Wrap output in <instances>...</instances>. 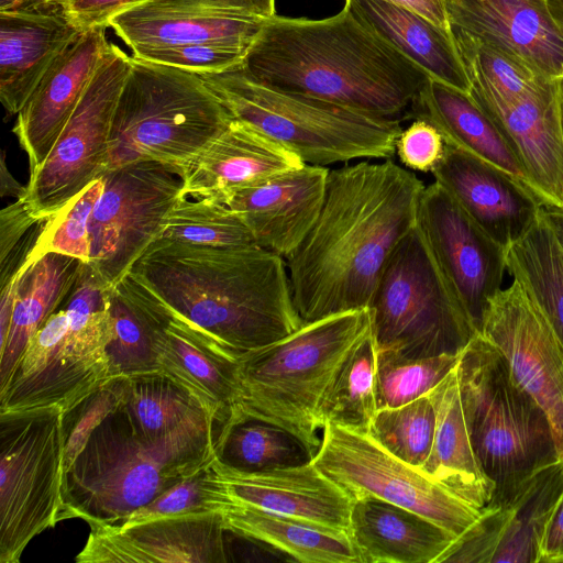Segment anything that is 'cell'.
I'll return each instance as SVG.
<instances>
[{"label":"cell","mask_w":563,"mask_h":563,"mask_svg":"<svg viewBox=\"0 0 563 563\" xmlns=\"http://www.w3.org/2000/svg\"><path fill=\"white\" fill-rule=\"evenodd\" d=\"M424 187L390 158L329 170L320 214L286 260L303 322L368 306L388 257L416 225Z\"/></svg>","instance_id":"obj_1"},{"label":"cell","mask_w":563,"mask_h":563,"mask_svg":"<svg viewBox=\"0 0 563 563\" xmlns=\"http://www.w3.org/2000/svg\"><path fill=\"white\" fill-rule=\"evenodd\" d=\"M130 272L170 318L234 361L303 323L286 260L256 244L203 246L158 239Z\"/></svg>","instance_id":"obj_2"},{"label":"cell","mask_w":563,"mask_h":563,"mask_svg":"<svg viewBox=\"0 0 563 563\" xmlns=\"http://www.w3.org/2000/svg\"><path fill=\"white\" fill-rule=\"evenodd\" d=\"M255 81L400 119L430 78L344 4L324 19H265L241 65Z\"/></svg>","instance_id":"obj_3"},{"label":"cell","mask_w":563,"mask_h":563,"mask_svg":"<svg viewBox=\"0 0 563 563\" xmlns=\"http://www.w3.org/2000/svg\"><path fill=\"white\" fill-rule=\"evenodd\" d=\"M219 426L207 421L150 439L123 405L90 434L65 471L62 520L119 523L216 457Z\"/></svg>","instance_id":"obj_4"},{"label":"cell","mask_w":563,"mask_h":563,"mask_svg":"<svg viewBox=\"0 0 563 563\" xmlns=\"http://www.w3.org/2000/svg\"><path fill=\"white\" fill-rule=\"evenodd\" d=\"M372 330L368 308L331 314L238 361L239 395L229 418L253 417L297 435L316 455L321 406L344 361Z\"/></svg>","instance_id":"obj_5"},{"label":"cell","mask_w":563,"mask_h":563,"mask_svg":"<svg viewBox=\"0 0 563 563\" xmlns=\"http://www.w3.org/2000/svg\"><path fill=\"white\" fill-rule=\"evenodd\" d=\"M456 374L473 451L494 486L486 507L507 506L538 471L561 459L553 427L482 334L461 352Z\"/></svg>","instance_id":"obj_6"},{"label":"cell","mask_w":563,"mask_h":563,"mask_svg":"<svg viewBox=\"0 0 563 563\" xmlns=\"http://www.w3.org/2000/svg\"><path fill=\"white\" fill-rule=\"evenodd\" d=\"M110 289L81 263L65 300L0 386V411L48 406L66 411L115 377L107 353L113 334Z\"/></svg>","instance_id":"obj_7"},{"label":"cell","mask_w":563,"mask_h":563,"mask_svg":"<svg viewBox=\"0 0 563 563\" xmlns=\"http://www.w3.org/2000/svg\"><path fill=\"white\" fill-rule=\"evenodd\" d=\"M200 77L233 119L325 166L356 159H388L402 129L399 119L364 113L330 101L262 85L240 66Z\"/></svg>","instance_id":"obj_8"},{"label":"cell","mask_w":563,"mask_h":563,"mask_svg":"<svg viewBox=\"0 0 563 563\" xmlns=\"http://www.w3.org/2000/svg\"><path fill=\"white\" fill-rule=\"evenodd\" d=\"M232 120L199 74L131 56L112 119L107 170L150 161L181 166Z\"/></svg>","instance_id":"obj_9"},{"label":"cell","mask_w":563,"mask_h":563,"mask_svg":"<svg viewBox=\"0 0 563 563\" xmlns=\"http://www.w3.org/2000/svg\"><path fill=\"white\" fill-rule=\"evenodd\" d=\"M367 308L377 352L459 355L478 334L417 224L388 257Z\"/></svg>","instance_id":"obj_10"},{"label":"cell","mask_w":563,"mask_h":563,"mask_svg":"<svg viewBox=\"0 0 563 563\" xmlns=\"http://www.w3.org/2000/svg\"><path fill=\"white\" fill-rule=\"evenodd\" d=\"M64 476L63 409L0 411V563L62 520Z\"/></svg>","instance_id":"obj_11"},{"label":"cell","mask_w":563,"mask_h":563,"mask_svg":"<svg viewBox=\"0 0 563 563\" xmlns=\"http://www.w3.org/2000/svg\"><path fill=\"white\" fill-rule=\"evenodd\" d=\"M180 165L136 162L107 170L89 223L88 265L109 288L161 238L181 195Z\"/></svg>","instance_id":"obj_12"},{"label":"cell","mask_w":563,"mask_h":563,"mask_svg":"<svg viewBox=\"0 0 563 563\" xmlns=\"http://www.w3.org/2000/svg\"><path fill=\"white\" fill-rule=\"evenodd\" d=\"M131 56L110 43L79 103L21 197L38 218H52L107 172L112 119Z\"/></svg>","instance_id":"obj_13"},{"label":"cell","mask_w":563,"mask_h":563,"mask_svg":"<svg viewBox=\"0 0 563 563\" xmlns=\"http://www.w3.org/2000/svg\"><path fill=\"white\" fill-rule=\"evenodd\" d=\"M312 463L352 498L373 496L416 511L456 537L482 514L367 432L324 424Z\"/></svg>","instance_id":"obj_14"},{"label":"cell","mask_w":563,"mask_h":563,"mask_svg":"<svg viewBox=\"0 0 563 563\" xmlns=\"http://www.w3.org/2000/svg\"><path fill=\"white\" fill-rule=\"evenodd\" d=\"M416 224L479 334L489 300L504 283L506 249L437 181L420 196Z\"/></svg>","instance_id":"obj_15"},{"label":"cell","mask_w":563,"mask_h":563,"mask_svg":"<svg viewBox=\"0 0 563 563\" xmlns=\"http://www.w3.org/2000/svg\"><path fill=\"white\" fill-rule=\"evenodd\" d=\"M479 334L499 350L515 379L545 411L563 460V347L517 280L489 300Z\"/></svg>","instance_id":"obj_16"},{"label":"cell","mask_w":563,"mask_h":563,"mask_svg":"<svg viewBox=\"0 0 563 563\" xmlns=\"http://www.w3.org/2000/svg\"><path fill=\"white\" fill-rule=\"evenodd\" d=\"M264 21L252 0H147L113 18L109 26L139 55L187 43L249 49Z\"/></svg>","instance_id":"obj_17"},{"label":"cell","mask_w":563,"mask_h":563,"mask_svg":"<svg viewBox=\"0 0 563 563\" xmlns=\"http://www.w3.org/2000/svg\"><path fill=\"white\" fill-rule=\"evenodd\" d=\"M468 93L514 151L544 208L563 211V140L556 78H544L514 97L474 89Z\"/></svg>","instance_id":"obj_18"},{"label":"cell","mask_w":563,"mask_h":563,"mask_svg":"<svg viewBox=\"0 0 563 563\" xmlns=\"http://www.w3.org/2000/svg\"><path fill=\"white\" fill-rule=\"evenodd\" d=\"M77 563L228 562L219 512L165 516L133 525H91Z\"/></svg>","instance_id":"obj_19"},{"label":"cell","mask_w":563,"mask_h":563,"mask_svg":"<svg viewBox=\"0 0 563 563\" xmlns=\"http://www.w3.org/2000/svg\"><path fill=\"white\" fill-rule=\"evenodd\" d=\"M211 470L221 504H236L349 532L353 498L312 462L244 472L221 463Z\"/></svg>","instance_id":"obj_20"},{"label":"cell","mask_w":563,"mask_h":563,"mask_svg":"<svg viewBox=\"0 0 563 563\" xmlns=\"http://www.w3.org/2000/svg\"><path fill=\"white\" fill-rule=\"evenodd\" d=\"M329 170L303 164L241 187L223 203L245 223L256 245L287 260L320 214Z\"/></svg>","instance_id":"obj_21"},{"label":"cell","mask_w":563,"mask_h":563,"mask_svg":"<svg viewBox=\"0 0 563 563\" xmlns=\"http://www.w3.org/2000/svg\"><path fill=\"white\" fill-rule=\"evenodd\" d=\"M431 173L434 181L506 250L532 225L544 208L527 185L448 143Z\"/></svg>","instance_id":"obj_22"},{"label":"cell","mask_w":563,"mask_h":563,"mask_svg":"<svg viewBox=\"0 0 563 563\" xmlns=\"http://www.w3.org/2000/svg\"><path fill=\"white\" fill-rule=\"evenodd\" d=\"M106 29L81 32L52 64L16 114L12 132L27 155L30 174L49 155L108 51Z\"/></svg>","instance_id":"obj_23"},{"label":"cell","mask_w":563,"mask_h":563,"mask_svg":"<svg viewBox=\"0 0 563 563\" xmlns=\"http://www.w3.org/2000/svg\"><path fill=\"white\" fill-rule=\"evenodd\" d=\"M303 164L289 148L233 119L222 134L181 165L180 196L223 203L229 194L241 187Z\"/></svg>","instance_id":"obj_24"},{"label":"cell","mask_w":563,"mask_h":563,"mask_svg":"<svg viewBox=\"0 0 563 563\" xmlns=\"http://www.w3.org/2000/svg\"><path fill=\"white\" fill-rule=\"evenodd\" d=\"M451 29L489 41L552 78L563 77V36L549 0H445Z\"/></svg>","instance_id":"obj_25"},{"label":"cell","mask_w":563,"mask_h":563,"mask_svg":"<svg viewBox=\"0 0 563 563\" xmlns=\"http://www.w3.org/2000/svg\"><path fill=\"white\" fill-rule=\"evenodd\" d=\"M80 33L51 4L0 12V100L10 115L20 112L52 64Z\"/></svg>","instance_id":"obj_26"},{"label":"cell","mask_w":563,"mask_h":563,"mask_svg":"<svg viewBox=\"0 0 563 563\" xmlns=\"http://www.w3.org/2000/svg\"><path fill=\"white\" fill-rule=\"evenodd\" d=\"M152 341L158 371L194 396L220 430L238 400V361L170 318L156 298Z\"/></svg>","instance_id":"obj_27"},{"label":"cell","mask_w":563,"mask_h":563,"mask_svg":"<svg viewBox=\"0 0 563 563\" xmlns=\"http://www.w3.org/2000/svg\"><path fill=\"white\" fill-rule=\"evenodd\" d=\"M349 534L361 563H437L456 538L427 517L373 496L353 498Z\"/></svg>","instance_id":"obj_28"},{"label":"cell","mask_w":563,"mask_h":563,"mask_svg":"<svg viewBox=\"0 0 563 563\" xmlns=\"http://www.w3.org/2000/svg\"><path fill=\"white\" fill-rule=\"evenodd\" d=\"M344 4L430 78L470 92L471 84L452 31L386 0H345Z\"/></svg>","instance_id":"obj_29"},{"label":"cell","mask_w":563,"mask_h":563,"mask_svg":"<svg viewBox=\"0 0 563 563\" xmlns=\"http://www.w3.org/2000/svg\"><path fill=\"white\" fill-rule=\"evenodd\" d=\"M428 395L435 411L430 454L420 470L466 504L483 509L494 486L483 474L466 428L456 367Z\"/></svg>","instance_id":"obj_30"},{"label":"cell","mask_w":563,"mask_h":563,"mask_svg":"<svg viewBox=\"0 0 563 563\" xmlns=\"http://www.w3.org/2000/svg\"><path fill=\"white\" fill-rule=\"evenodd\" d=\"M410 110L434 125L444 143L495 165L530 188L514 151L468 92L429 78Z\"/></svg>","instance_id":"obj_31"},{"label":"cell","mask_w":563,"mask_h":563,"mask_svg":"<svg viewBox=\"0 0 563 563\" xmlns=\"http://www.w3.org/2000/svg\"><path fill=\"white\" fill-rule=\"evenodd\" d=\"M227 531L256 541L302 563H361L349 532L253 507L223 503Z\"/></svg>","instance_id":"obj_32"},{"label":"cell","mask_w":563,"mask_h":563,"mask_svg":"<svg viewBox=\"0 0 563 563\" xmlns=\"http://www.w3.org/2000/svg\"><path fill=\"white\" fill-rule=\"evenodd\" d=\"M81 263L70 255L45 252L21 276L10 330L0 347V386L11 375L33 334L65 300Z\"/></svg>","instance_id":"obj_33"},{"label":"cell","mask_w":563,"mask_h":563,"mask_svg":"<svg viewBox=\"0 0 563 563\" xmlns=\"http://www.w3.org/2000/svg\"><path fill=\"white\" fill-rule=\"evenodd\" d=\"M506 266L563 347V247L544 208L532 225L506 250Z\"/></svg>","instance_id":"obj_34"},{"label":"cell","mask_w":563,"mask_h":563,"mask_svg":"<svg viewBox=\"0 0 563 563\" xmlns=\"http://www.w3.org/2000/svg\"><path fill=\"white\" fill-rule=\"evenodd\" d=\"M113 323L107 346L113 375L135 376L158 371L152 330L155 313L153 295L129 272L109 292Z\"/></svg>","instance_id":"obj_35"},{"label":"cell","mask_w":563,"mask_h":563,"mask_svg":"<svg viewBox=\"0 0 563 563\" xmlns=\"http://www.w3.org/2000/svg\"><path fill=\"white\" fill-rule=\"evenodd\" d=\"M562 495L560 459L538 471L506 506V519L490 563H539L547 523Z\"/></svg>","instance_id":"obj_36"},{"label":"cell","mask_w":563,"mask_h":563,"mask_svg":"<svg viewBox=\"0 0 563 563\" xmlns=\"http://www.w3.org/2000/svg\"><path fill=\"white\" fill-rule=\"evenodd\" d=\"M217 459L239 471L260 472L312 462L313 452L294 433L253 417H232L216 440Z\"/></svg>","instance_id":"obj_37"},{"label":"cell","mask_w":563,"mask_h":563,"mask_svg":"<svg viewBox=\"0 0 563 563\" xmlns=\"http://www.w3.org/2000/svg\"><path fill=\"white\" fill-rule=\"evenodd\" d=\"M123 407L150 439H161L187 426L214 422L194 396L159 371L130 376Z\"/></svg>","instance_id":"obj_38"},{"label":"cell","mask_w":563,"mask_h":563,"mask_svg":"<svg viewBox=\"0 0 563 563\" xmlns=\"http://www.w3.org/2000/svg\"><path fill=\"white\" fill-rule=\"evenodd\" d=\"M376 346L372 330L351 351L321 406L324 424L367 432L377 411Z\"/></svg>","instance_id":"obj_39"},{"label":"cell","mask_w":563,"mask_h":563,"mask_svg":"<svg viewBox=\"0 0 563 563\" xmlns=\"http://www.w3.org/2000/svg\"><path fill=\"white\" fill-rule=\"evenodd\" d=\"M452 32L470 89L514 97L550 77L522 57L489 41L456 29Z\"/></svg>","instance_id":"obj_40"},{"label":"cell","mask_w":563,"mask_h":563,"mask_svg":"<svg viewBox=\"0 0 563 563\" xmlns=\"http://www.w3.org/2000/svg\"><path fill=\"white\" fill-rule=\"evenodd\" d=\"M159 239L203 246L256 244L249 228L227 205L189 196L177 199Z\"/></svg>","instance_id":"obj_41"},{"label":"cell","mask_w":563,"mask_h":563,"mask_svg":"<svg viewBox=\"0 0 563 563\" xmlns=\"http://www.w3.org/2000/svg\"><path fill=\"white\" fill-rule=\"evenodd\" d=\"M459 358L460 354L406 358L376 351L377 409L402 406L427 395L456 367Z\"/></svg>","instance_id":"obj_42"},{"label":"cell","mask_w":563,"mask_h":563,"mask_svg":"<svg viewBox=\"0 0 563 563\" xmlns=\"http://www.w3.org/2000/svg\"><path fill=\"white\" fill-rule=\"evenodd\" d=\"M435 430V411L427 394L394 408L377 409L367 433L389 453L416 467L428 459Z\"/></svg>","instance_id":"obj_43"},{"label":"cell","mask_w":563,"mask_h":563,"mask_svg":"<svg viewBox=\"0 0 563 563\" xmlns=\"http://www.w3.org/2000/svg\"><path fill=\"white\" fill-rule=\"evenodd\" d=\"M49 220L34 216L22 198L1 210V287L23 275L37 260V249Z\"/></svg>","instance_id":"obj_44"},{"label":"cell","mask_w":563,"mask_h":563,"mask_svg":"<svg viewBox=\"0 0 563 563\" xmlns=\"http://www.w3.org/2000/svg\"><path fill=\"white\" fill-rule=\"evenodd\" d=\"M102 177L95 180L52 217L38 245V254L57 252L74 256L84 263L90 257L89 223L93 208L102 194Z\"/></svg>","instance_id":"obj_45"},{"label":"cell","mask_w":563,"mask_h":563,"mask_svg":"<svg viewBox=\"0 0 563 563\" xmlns=\"http://www.w3.org/2000/svg\"><path fill=\"white\" fill-rule=\"evenodd\" d=\"M211 463L196 474L170 486L115 525H133L174 515L219 512L220 495Z\"/></svg>","instance_id":"obj_46"},{"label":"cell","mask_w":563,"mask_h":563,"mask_svg":"<svg viewBox=\"0 0 563 563\" xmlns=\"http://www.w3.org/2000/svg\"><path fill=\"white\" fill-rule=\"evenodd\" d=\"M128 376H118L63 411L65 471L85 448L93 430L125 400Z\"/></svg>","instance_id":"obj_47"},{"label":"cell","mask_w":563,"mask_h":563,"mask_svg":"<svg viewBox=\"0 0 563 563\" xmlns=\"http://www.w3.org/2000/svg\"><path fill=\"white\" fill-rule=\"evenodd\" d=\"M246 53V48L236 46L187 43L148 49L133 56L201 75L240 66Z\"/></svg>","instance_id":"obj_48"},{"label":"cell","mask_w":563,"mask_h":563,"mask_svg":"<svg viewBox=\"0 0 563 563\" xmlns=\"http://www.w3.org/2000/svg\"><path fill=\"white\" fill-rule=\"evenodd\" d=\"M444 151V140L438 129L424 119L416 120L401 131L396 153L408 169L427 173L433 169Z\"/></svg>","instance_id":"obj_49"},{"label":"cell","mask_w":563,"mask_h":563,"mask_svg":"<svg viewBox=\"0 0 563 563\" xmlns=\"http://www.w3.org/2000/svg\"><path fill=\"white\" fill-rule=\"evenodd\" d=\"M147 0H42L58 8L66 19L79 31L110 27L117 15Z\"/></svg>","instance_id":"obj_50"},{"label":"cell","mask_w":563,"mask_h":563,"mask_svg":"<svg viewBox=\"0 0 563 563\" xmlns=\"http://www.w3.org/2000/svg\"><path fill=\"white\" fill-rule=\"evenodd\" d=\"M539 563H563V495L547 523Z\"/></svg>","instance_id":"obj_51"},{"label":"cell","mask_w":563,"mask_h":563,"mask_svg":"<svg viewBox=\"0 0 563 563\" xmlns=\"http://www.w3.org/2000/svg\"><path fill=\"white\" fill-rule=\"evenodd\" d=\"M405 9H408L435 25L452 31L446 11L445 0H386Z\"/></svg>","instance_id":"obj_52"},{"label":"cell","mask_w":563,"mask_h":563,"mask_svg":"<svg viewBox=\"0 0 563 563\" xmlns=\"http://www.w3.org/2000/svg\"><path fill=\"white\" fill-rule=\"evenodd\" d=\"M545 216L563 247V211L553 209V208H544Z\"/></svg>","instance_id":"obj_53"},{"label":"cell","mask_w":563,"mask_h":563,"mask_svg":"<svg viewBox=\"0 0 563 563\" xmlns=\"http://www.w3.org/2000/svg\"><path fill=\"white\" fill-rule=\"evenodd\" d=\"M252 2L261 16L267 19L276 15V0H252Z\"/></svg>","instance_id":"obj_54"},{"label":"cell","mask_w":563,"mask_h":563,"mask_svg":"<svg viewBox=\"0 0 563 563\" xmlns=\"http://www.w3.org/2000/svg\"><path fill=\"white\" fill-rule=\"evenodd\" d=\"M551 14L563 36V0H549Z\"/></svg>","instance_id":"obj_55"},{"label":"cell","mask_w":563,"mask_h":563,"mask_svg":"<svg viewBox=\"0 0 563 563\" xmlns=\"http://www.w3.org/2000/svg\"><path fill=\"white\" fill-rule=\"evenodd\" d=\"M27 0H0V12L12 11L25 7Z\"/></svg>","instance_id":"obj_56"},{"label":"cell","mask_w":563,"mask_h":563,"mask_svg":"<svg viewBox=\"0 0 563 563\" xmlns=\"http://www.w3.org/2000/svg\"><path fill=\"white\" fill-rule=\"evenodd\" d=\"M556 89H558V103H559L561 132H562V140H563V77L556 78Z\"/></svg>","instance_id":"obj_57"},{"label":"cell","mask_w":563,"mask_h":563,"mask_svg":"<svg viewBox=\"0 0 563 563\" xmlns=\"http://www.w3.org/2000/svg\"><path fill=\"white\" fill-rule=\"evenodd\" d=\"M42 0H27L26 5L33 4V3H41ZM25 5V7H26Z\"/></svg>","instance_id":"obj_58"}]
</instances>
